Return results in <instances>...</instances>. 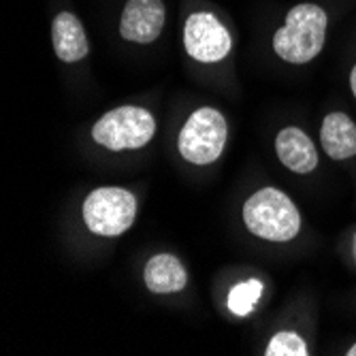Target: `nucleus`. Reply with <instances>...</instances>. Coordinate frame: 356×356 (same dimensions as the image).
I'll return each mask as SVG.
<instances>
[{
    "label": "nucleus",
    "mask_w": 356,
    "mask_h": 356,
    "mask_svg": "<svg viewBox=\"0 0 356 356\" xmlns=\"http://www.w3.org/2000/svg\"><path fill=\"white\" fill-rule=\"evenodd\" d=\"M143 280H145V286H147L149 293L171 295V293H179V290L186 288L188 273H186V269H184V265L177 256L156 254L145 265Z\"/></svg>",
    "instance_id": "11"
},
{
    "label": "nucleus",
    "mask_w": 356,
    "mask_h": 356,
    "mask_svg": "<svg viewBox=\"0 0 356 356\" xmlns=\"http://www.w3.org/2000/svg\"><path fill=\"white\" fill-rule=\"evenodd\" d=\"M184 45L190 58L211 64L231 54L233 39L216 15L199 11L192 13L184 26Z\"/></svg>",
    "instance_id": "6"
},
{
    "label": "nucleus",
    "mask_w": 356,
    "mask_h": 356,
    "mask_svg": "<svg viewBox=\"0 0 356 356\" xmlns=\"http://www.w3.org/2000/svg\"><path fill=\"white\" fill-rule=\"evenodd\" d=\"M51 41H54V51L62 62H79L90 51L83 24L79 22L77 15L69 11H62L54 17Z\"/></svg>",
    "instance_id": "9"
},
{
    "label": "nucleus",
    "mask_w": 356,
    "mask_h": 356,
    "mask_svg": "<svg viewBox=\"0 0 356 356\" xmlns=\"http://www.w3.org/2000/svg\"><path fill=\"white\" fill-rule=\"evenodd\" d=\"M275 152H277L280 163L293 173L307 175L318 167L316 145L301 128L288 126L284 131H280L275 139Z\"/></svg>",
    "instance_id": "8"
},
{
    "label": "nucleus",
    "mask_w": 356,
    "mask_h": 356,
    "mask_svg": "<svg viewBox=\"0 0 356 356\" xmlns=\"http://www.w3.org/2000/svg\"><path fill=\"white\" fill-rule=\"evenodd\" d=\"M165 19L163 0H128L120 19V35L131 43H154L165 28Z\"/></svg>",
    "instance_id": "7"
},
{
    "label": "nucleus",
    "mask_w": 356,
    "mask_h": 356,
    "mask_svg": "<svg viewBox=\"0 0 356 356\" xmlns=\"http://www.w3.org/2000/svg\"><path fill=\"white\" fill-rule=\"evenodd\" d=\"M267 356H307V343L301 335L293 331H282L277 333L269 346H267Z\"/></svg>",
    "instance_id": "13"
},
{
    "label": "nucleus",
    "mask_w": 356,
    "mask_h": 356,
    "mask_svg": "<svg viewBox=\"0 0 356 356\" xmlns=\"http://www.w3.org/2000/svg\"><path fill=\"white\" fill-rule=\"evenodd\" d=\"M350 90H352L354 99H356V64H354L352 71H350Z\"/></svg>",
    "instance_id": "14"
},
{
    "label": "nucleus",
    "mask_w": 356,
    "mask_h": 356,
    "mask_svg": "<svg viewBox=\"0 0 356 356\" xmlns=\"http://www.w3.org/2000/svg\"><path fill=\"white\" fill-rule=\"evenodd\" d=\"M156 133V120L143 107H118L107 111L92 128L94 141L111 149H139L154 139Z\"/></svg>",
    "instance_id": "4"
},
{
    "label": "nucleus",
    "mask_w": 356,
    "mask_h": 356,
    "mask_svg": "<svg viewBox=\"0 0 356 356\" xmlns=\"http://www.w3.org/2000/svg\"><path fill=\"white\" fill-rule=\"evenodd\" d=\"M320 143L333 160H348L356 156V124L348 113L333 111L322 120Z\"/></svg>",
    "instance_id": "10"
},
{
    "label": "nucleus",
    "mask_w": 356,
    "mask_h": 356,
    "mask_svg": "<svg viewBox=\"0 0 356 356\" xmlns=\"http://www.w3.org/2000/svg\"><path fill=\"white\" fill-rule=\"evenodd\" d=\"M346 354H348V356H356V343H354V346H350V350H348Z\"/></svg>",
    "instance_id": "15"
},
{
    "label": "nucleus",
    "mask_w": 356,
    "mask_h": 356,
    "mask_svg": "<svg viewBox=\"0 0 356 356\" xmlns=\"http://www.w3.org/2000/svg\"><path fill=\"white\" fill-rule=\"evenodd\" d=\"M329 17L314 3H301L286 15L284 26L273 35L275 54L290 64L312 62L325 47Z\"/></svg>",
    "instance_id": "1"
},
{
    "label": "nucleus",
    "mask_w": 356,
    "mask_h": 356,
    "mask_svg": "<svg viewBox=\"0 0 356 356\" xmlns=\"http://www.w3.org/2000/svg\"><path fill=\"white\" fill-rule=\"evenodd\" d=\"M226 137H229V128L224 115L218 109L201 107L188 118L179 131L177 147L188 163L209 165L220 158Z\"/></svg>",
    "instance_id": "5"
},
{
    "label": "nucleus",
    "mask_w": 356,
    "mask_h": 356,
    "mask_svg": "<svg viewBox=\"0 0 356 356\" xmlns=\"http://www.w3.org/2000/svg\"><path fill=\"white\" fill-rule=\"evenodd\" d=\"M137 199L133 192L118 186L96 188L83 203V222L90 233L101 237H120L133 226Z\"/></svg>",
    "instance_id": "3"
},
{
    "label": "nucleus",
    "mask_w": 356,
    "mask_h": 356,
    "mask_svg": "<svg viewBox=\"0 0 356 356\" xmlns=\"http://www.w3.org/2000/svg\"><path fill=\"white\" fill-rule=\"evenodd\" d=\"M243 222L252 235L284 243L301 231V216L293 199L277 188L254 192L243 205Z\"/></svg>",
    "instance_id": "2"
},
{
    "label": "nucleus",
    "mask_w": 356,
    "mask_h": 356,
    "mask_svg": "<svg viewBox=\"0 0 356 356\" xmlns=\"http://www.w3.org/2000/svg\"><path fill=\"white\" fill-rule=\"evenodd\" d=\"M261 295H263V284L258 282V280L241 282L235 288H231V293H229V309L235 316H248L256 307Z\"/></svg>",
    "instance_id": "12"
}]
</instances>
